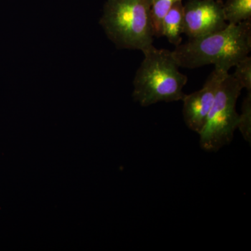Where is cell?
Returning a JSON list of instances; mask_svg holds the SVG:
<instances>
[{
    "mask_svg": "<svg viewBox=\"0 0 251 251\" xmlns=\"http://www.w3.org/2000/svg\"><path fill=\"white\" fill-rule=\"evenodd\" d=\"M251 50V21L228 24L223 30L189 39L172 51L179 67L196 69L214 64L229 71Z\"/></svg>",
    "mask_w": 251,
    "mask_h": 251,
    "instance_id": "1",
    "label": "cell"
},
{
    "mask_svg": "<svg viewBox=\"0 0 251 251\" xmlns=\"http://www.w3.org/2000/svg\"><path fill=\"white\" fill-rule=\"evenodd\" d=\"M143 52L145 57L133 81L135 101L148 107L158 102L182 100L188 77L179 72L172 51L151 46Z\"/></svg>",
    "mask_w": 251,
    "mask_h": 251,
    "instance_id": "2",
    "label": "cell"
},
{
    "mask_svg": "<svg viewBox=\"0 0 251 251\" xmlns=\"http://www.w3.org/2000/svg\"><path fill=\"white\" fill-rule=\"evenodd\" d=\"M151 0H107L100 24L120 49H145L153 46Z\"/></svg>",
    "mask_w": 251,
    "mask_h": 251,
    "instance_id": "3",
    "label": "cell"
},
{
    "mask_svg": "<svg viewBox=\"0 0 251 251\" xmlns=\"http://www.w3.org/2000/svg\"><path fill=\"white\" fill-rule=\"evenodd\" d=\"M233 75L228 74L220 86L205 126L200 133V145L206 151H217L233 139L239 122L236 103L242 90Z\"/></svg>",
    "mask_w": 251,
    "mask_h": 251,
    "instance_id": "4",
    "label": "cell"
},
{
    "mask_svg": "<svg viewBox=\"0 0 251 251\" xmlns=\"http://www.w3.org/2000/svg\"><path fill=\"white\" fill-rule=\"evenodd\" d=\"M221 0H188L184 5L183 33L198 39L227 27Z\"/></svg>",
    "mask_w": 251,
    "mask_h": 251,
    "instance_id": "5",
    "label": "cell"
},
{
    "mask_svg": "<svg viewBox=\"0 0 251 251\" xmlns=\"http://www.w3.org/2000/svg\"><path fill=\"white\" fill-rule=\"evenodd\" d=\"M228 74V71L215 67L201 90L185 95L183 116L186 126L193 131L200 134L204 128L220 86Z\"/></svg>",
    "mask_w": 251,
    "mask_h": 251,
    "instance_id": "6",
    "label": "cell"
},
{
    "mask_svg": "<svg viewBox=\"0 0 251 251\" xmlns=\"http://www.w3.org/2000/svg\"><path fill=\"white\" fill-rule=\"evenodd\" d=\"M183 22L184 5L182 1H178L172 6L162 23V36H166L175 47L180 45L182 41Z\"/></svg>",
    "mask_w": 251,
    "mask_h": 251,
    "instance_id": "7",
    "label": "cell"
},
{
    "mask_svg": "<svg viewBox=\"0 0 251 251\" xmlns=\"http://www.w3.org/2000/svg\"><path fill=\"white\" fill-rule=\"evenodd\" d=\"M224 14L228 24L251 21V0H227L224 3Z\"/></svg>",
    "mask_w": 251,
    "mask_h": 251,
    "instance_id": "8",
    "label": "cell"
},
{
    "mask_svg": "<svg viewBox=\"0 0 251 251\" xmlns=\"http://www.w3.org/2000/svg\"><path fill=\"white\" fill-rule=\"evenodd\" d=\"M178 1L182 0H151L150 16L154 36H162V23L163 18L168 14L173 4Z\"/></svg>",
    "mask_w": 251,
    "mask_h": 251,
    "instance_id": "9",
    "label": "cell"
},
{
    "mask_svg": "<svg viewBox=\"0 0 251 251\" xmlns=\"http://www.w3.org/2000/svg\"><path fill=\"white\" fill-rule=\"evenodd\" d=\"M239 128L244 139L251 142V92H249L242 104V114L239 115Z\"/></svg>",
    "mask_w": 251,
    "mask_h": 251,
    "instance_id": "10",
    "label": "cell"
},
{
    "mask_svg": "<svg viewBox=\"0 0 251 251\" xmlns=\"http://www.w3.org/2000/svg\"><path fill=\"white\" fill-rule=\"evenodd\" d=\"M234 77L239 82L242 88L251 92V57L247 56L235 65Z\"/></svg>",
    "mask_w": 251,
    "mask_h": 251,
    "instance_id": "11",
    "label": "cell"
}]
</instances>
